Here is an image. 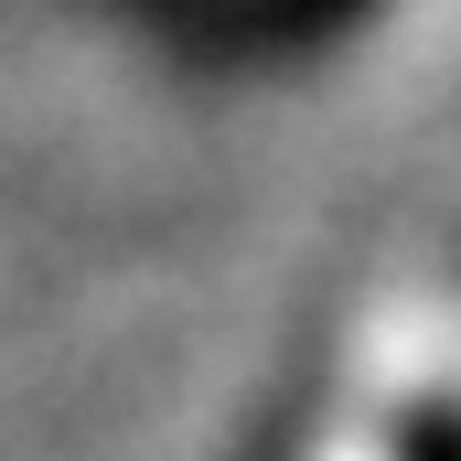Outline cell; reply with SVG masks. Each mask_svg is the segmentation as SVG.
Instances as JSON below:
<instances>
[{
	"instance_id": "cell-1",
	"label": "cell",
	"mask_w": 461,
	"mask_h": 461,
	"mask_svg": "<svg viewBox=\"0 0 461 461\" xmlns=\"http://www.w3.org/2000/svg\"><path fill=\"white\" fill-rule=\"evenodd\" d=\"M86 11L129 22L140 43H161V54H183V65H236V76H258V65L344 54L354 32L386 22L397 0H86Z\"/></svg>"
}]
</instances>
